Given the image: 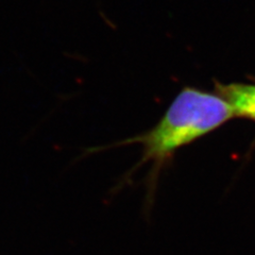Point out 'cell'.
I'll list each match as a JSON object with an SVG mask.
<instances>
[{
	"label": "cell",
	"mask_w": 255,
	"mask_h": 255,
	"mask_svg": "<svg viewBox=\"0 0 255 255\" xmlns=\"http://www.w3.org/2000/svg\"><path fill=\"white\" fill-rule=\"evenodd\" d=\"M235 116L232 106L221 95L186 87L174 98L161 121L135 140L142 145L145 159L162 163L178 149Z\"/></svg>",
	"instance_id": "cell-1"
},
{
	"label": "cell",
	"mask_w": 255,
	"mask_h": 255,
	"mask_svg": "<svg viewBox=\"0 0 255 255\" xmlns=\"http://www.w3.org/2000/svg\"><path fill=\"white\" fill-rule=\"evenodd\" d=\"M218 90L232 106L236 116L255 122V84H228L218 86Z\"/></svg>",
	"instance_id": "cell-2"
}]
</instances>
